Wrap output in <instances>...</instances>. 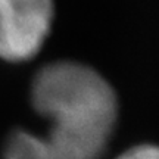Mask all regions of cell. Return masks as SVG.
<instances>
[{
  "mask_svg": "<svg viewBox=\"0 0 159 159\" xmlns=\"http://www.w3.org/2000/svg\"><path fill=\"white\" fill-rule=\"evenodd\" d=\"M33 105L50 121L49 136L80 159H97L116 119V96L102 75L77 62L50 63L33 81Z\"/></svg>",
  "mask_w": 159,
  "mask_h": 159,
  "instance_id": "obj_1",
  "label": "cell"
},
{
  "mask_svg": "<svg viewBox=\"0 0 159 159\" xmlns=\"http://www.w3.org/2000/svg\"><path fill=\"white\" fill-rule=\"evenodd\" d=\"M53 0H0V57L28 61L41 49L53 21Z\"/></svg>",
  "mask_w": 159,
  "mask_h": 159,
  "instance_id": "obj_2",
  "label": "cell"
},
{
  "mask_svg": "<svg viewBox=\"0 0 159 159\" xmlns=\"http://www.w3.org/2000/svg\"><path fill=\"white\" fill-rule=\"evenodd\" d=\"M2 159H80L50 137L41 139L31 133L15 131L3 150Z\"/></svg>",
  "mask_w": 159,
  "mask_h": 159,
  "instance_id": "obj_3",
  "label": "cell"
},
{
  "mask_svg": "<svg viewBox=\"0 0 159 159\" xmlns=\"http://www.w3.org/2000/svg\"><path fill=\"white\" fill-rule=\"evenodd\" d=\"M116 159H159V152L155 146L143 144V146L131 148L125 153L119 155Z\"/></svg>",
  "mask_w": 159,
  "mask_h": 159,
  "instance_id": "obj_4",
  "label": "cell"
}]
</instances>
